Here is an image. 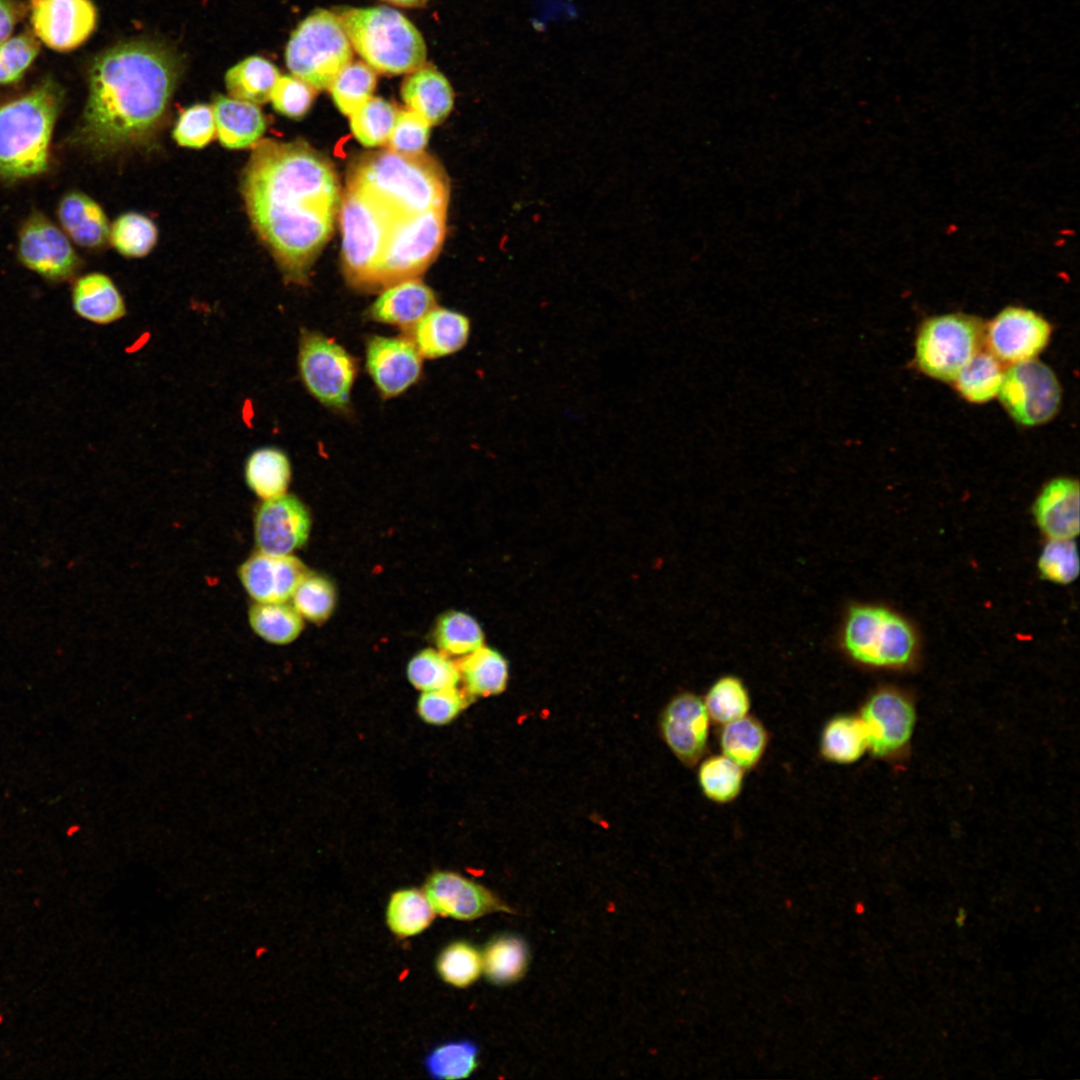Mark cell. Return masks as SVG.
<instances>
[{
  "instance_id": "1",
  "label": "cell",
  "mask_w": 1080,
  "mask_h": 1080,
  "mask_svg": "<svg viewBox=\"0 0 1080 1080\" xmlns=\"http://www.w3.org/2000/svg\"><path fill=\"white\" fill-rule=\"evenodd\" d=\"M240 187L249 219L285 279L304 283L340 206L333 166L303 142L260 140Z\"/></svg>"
},
{
  "instance_id": "2",
  "label": "cell",
  "mask_w": 1080,
  "mask_h": 1080,
  "mask_svg": "<svg viewBox=\"0 0 1080 1080\" xmlns=\"http://www.w3.org/2000/svg\"><path fill=\"white\" fill-rule=\"evenodd\" d=\"M179 76L174 55L148 41L119 44L89 73L80 140L97 154L144 143L159 129Z\"/></svg>"
},
{
  "instance_id": "3",
  "label": "cell",
  "mask_w": 1080,
  "mask_h": 1080,
  "mask_svg": "<svg viewBox=\"0 0 1080 1080\" xmlns=\"http://www.w3.org/2000/svg\"><path fill=\"white\" fill-rule=\"evenodd\" d=\"M347 181L348 187L397 217L447 209V176L425 153L409 155L389 149L366 153L353 162Z\"/></svg>"
},
{
  "instance_id": "4",
  "label": "cell",
  "mask_w": 1080,
  "mask_h": 1080,
  "mask_svg": "<svg viewBox=\"0 0 1080 1080\" xmlns=\"http://www.w3.org/2000/svg\"><path fill=\"white\" fill-rule=\"evenodd\" d=\"M61 99L60 89L47 80L28 93L0 104L1 177L27 178L47 169Z\"/></svg>"
},
{
  "instance_id": "5",
  "label": "cell",
  "mask_w": 1080,
  "mask_h": 1080,
  "mask_svg": "<svg viewBox=\"0 0 1080 1080\" xmlns=\"http://www.w3.org/2000/svg\"><path fill=\"white\" fill-rule=\"evenodd\" d=\"M339 18L351 46L374 71L399 75L423 66L424 39L399 11L384 6L352 8Z\"/></svg>"
},
{
  "instance_id": "6",
  "label": "cell",
  "mask_w": 1080,
  "mask_h": 1080,
  "mask_svg": "<svg viewBox=\"0 0 1080 1080\" xmlns=\"http://www.w3.org/2000/svg\"><path fill=\"white\" fill-rule=\"evenodd\" d=\"M340 208L346 280L354 288L375 291L378 265L391 227L400 217L348 186Z\"/></svg>"
},
{
  "instance_id": "7",
  "label": "cell",
  "mask_w": 1080,
  "mask_h": 1080,
  "mask_svg": "<svg viewBox=\"0 0 1080 1080\" xmlns=\"http://www.w3.org/2000/svg\"><path fill=\"white\" fill-rule=\"evenodd\" d=\"M352 47L339 16L318 9L293 31L285 61L293 76L315 90L329 88L352 59Z\"/></svg>"
},
{
  "instance_id": "8",
  "label": "cell",
  "mask_w": 1080,
  "mask_h": 1080,
  "mask_svg": "<svg viewBox=\"0 0 1080 1080\" xmlns=\"http://www.w3.org/2000/svg\"><path fill=\"white\" fill-rule=\"evenodd\" d=\"M842 643L855 661L875 667L904 666L916 650V637L906 620L888 609L869 605L851 607Z\"/></svg>"
},
{
  "instance_id": "9",
  "label": "cell",
  "mask_w": 1080,
  "mask_h": 1080,
  "mask_svg": "<svg viewBox=\"0 0 1080 1080\" xmlns=\"http://www.w3.org/2000/svg\"><path fill=\"white\" fill-rule=\"evenodd\" d=\"M446 210L397 218L376 274V290L418 278L437 257L446 234Z\"/></svg>"
},
{
  "instance_id": "10",
  "label": "cell",
  "mask_w": 1080,
  "mask_h": 1080,
  "mask_svg": "<svg viewBox=\"0 0 1080 1080\" xmlns=\"http://www.w3.org/2000/svg\"><path fill=\"white\" fill-rule=\"evenodd\" d=\"M984 328L964 314L935 316L923 323L916 340V361L928 376L953 381L963 366L980 351Z\"/></svg>"
},
{
  "instance_id": "11",
  "label": "cell",
  "mask_w": 1080,
  "mask_h": 1080,
  "mask_svg": "<svg viewBox=\"0 0 1080 1080\" xmlns=\"http://www.w3.org/2000/svg\"><path fill=\"white\" fill-rule=\"evenodd\" d=\"M298 368L304 386L315 399L331 409H346L357 369L345 348L319 332L303 329Z\"/></svg>"
},
{
  "instance_id": "12",
  "label": "cell",
  "mask_w": 1080,
  "mask_h": 1080,
  "mask_svg": "<svg viewBox=\"0 0 1080 1080\" xmlns=\"http://www.w3.org/2000/svg\"><path fill=\"white\" fill-rule=\"evenodd\" d=\"M998 396L1010 416L1024 426L1051 420L1061 403V388L1054 372L1034 359L1012 364L1004 372Z\"/></svg>"
},
{
  "instance_id": "13",
  "label": "cell",
  "mask_w": 1080,
  "mask_h": 1080,
  "mask_svg": "<svg viewBox=\"0 0 1080 1080\" xmlns=\"http://www.w3.org/2000/svg\"><path fill=\"white\" fill-rule=\"evenodd\" d=\"M21 262L44 279L59 283L71 279L80 260L67 236L42 215L30 217L19 235Z\"/></svg>"
},
{
  "instance_id": "14",
  "label": "cell",
  "mask_w": 1080,
  "mask_h": 1080,
  "mask_svg": "<svg viewBox=\"0 0 1080 1080\" xmlns=\"http://www.w3.org/2000/svg\"><path fill=\"white\" fill-rule=\"evenodd\" d=\"M1050 335V324L1041 315L1011 306L992 319L984 331V342L995 358L1012 365L1034 359L1046 347Z\"/></svg>"
},
{
  "instance_id": "15",
  "label": "cell",
  "mask_w": 1080,
  "mask_h": 1080,
  "mask_svg": "<svg viewBox=\"0 0 1080 1080\" xmlns=\"http://www.w3.org/2000/svg\"><path fill=\"white\" fill-rule=\"evenodd\" d=\"M254 538L258 551L287 555L302 547L310 533L311 517L294 495L262 500L254 514Z\"/></svg>"
},
{
  "instance_id": "16",
  "label": "cell",
  "mask_w": 1080,
  "mask_h": 1080,
  "mask_svg": "<svg viewBox=\"0 0 1080 1080\" xmlns=\"http://www.w3.org/2000/svg\"><path fill=\"white\" fill-rule=\"evenodd\" d=\"M866 730L868 750L877 757L900 752L910 741L915 710L910 700L892 689L870 696L859 715Z\"/></svg>"
},
{
  "instance_id": "17",
  "label": "cell",
  "mask_w": 1080,
  "mask_h": 1080,
  "mask_svg": "<svg viewBox=\"0 0 1080 1080\" xmlns=\"http://www.w3.org/2000/svg\"><path fill=\"white\" fill-rule=\"evenodd\" d=\"M423 892L436 914L456 920H475L495 912L515 913L491 890L451 871L431 874Z\"/></svg>"
},
{
  "instance_id": "18",
  "label": "cell",
  "mask_w": 1080,
  "mask_h": 1080,
  "mask_svg": "<svg viewBox=\"0 0 1080 1080\" xmlns=\"http://www.w3.org/2000/svg\"><path fill=\"white\" fill-rule=\"evenodd\" d=\"M96 20L90 0H32L33 31L56 51H70L84 43L94 31Z\"/></svg>"
},
{
  "instance_id": "19",
  "label": "cell",
  "mask_w": 1080,
  "mask_h": 1080,
  "mask_svg": "<svg viewBox=\"0 0 1080 1080\" xmlns=\"http://www.w3.org/2000/svg\"><path fill=\"white\" fill-rule=\"evenodd\" d=\"M366 368L380 394L391 398L419 379L422 356L408 337L376 335L366 344Z\"/></svg>"
},
{
  "instance_id": "20",
  "label": "cell",
  "mask_w": 1080,
  "mask_h": 1080,
  "mask_svg": "<svg viewBox=\"0 0 1080 1080\" xmlns=\"http://www.w3.org/2000/svg\"><path fill=\"white\" fill-rule=\"evenodd\" d=\"M710 721L703 699L693 693L679 694L665 707L660 720L662 736L685 765H695L704 755Z\"/></svg>"
},
{
  "instance_id": "21",
  "label": "cell",
  "mask_w": 1080,
  "mask_h": 1080,
  "mask_svg": "<svg viewBox=\"0 0 1080 1080\" xmlns=\"http://www.w3.org/2000/svg\"><path fill=\"white\" fill-rule=\"evenodd\" d=\"M309 573L297 557L252 553L239 567L238 576L256 602H286Z\"/></svg>"
},
{
  "instance_id": "22",
  "label": "cell",
  "mask_w": 1080,
  "mask_h": 1080,
  "mask_svg": "<svg viewBox=\"0 0 1080 1080\" xmlns=\"http://www.w3.org/2000/svg\"><path fill=\"white\" fill-rule=\"evenodd\" d=\"M470 331L468 317L436 306L406 332L422 358L436 359L462 349Z\"/></svg>"
},
{
  "instance_id": "23",
  "label": "cell",
  "mask_w": 1080,
  "mask_h": 1080,
  "mask_svg": "<svg viewBox=\"0 0 1080 1080\" xmlns=\"http://www.w3.org/2000/svg\"><path fill=\"white\" fill-rule=\"evenodd\" d=\"M1035 520L1050 539H1073L1079 533V483L1067 477L1047 483L1033 508Z\"/></svg>"
},
{
  "instance_id": "24",
  "label": "cell",
  "mask_w": 1080,
  "mask_h": 1080,
  "mask_svg": "<svg viewBox=\"0 0 1080 1080\" xmlns=\"http://www.w3.org/2000/svg\"><path fill=\"white\" fill-rule=\"evenodd\" d=\"M436 306L434 292L414 278L383 289L368 309L367 316L375 322L395 325L407 331Z\"/></svg>"
},
{
  "instance_id": "25",
  "label": "cell",
  "mask_w": 1080,
  "mask_h": 1080,
  "mask_svg": "<svg viewBox=\"0 0 1080 1080\" xmlns=\"http://www.w3.org/2000/svg\"><path fill=\"white\" fill-rule=\"evenodd\" d=\"M401 94L409 110L430 126L438 125L449 115L454 94L445 76L431 66H421L405 79Z\"/></svg>"
},
{
  "instance_id": "26",
  "label": "cell",
  "mask_w": 1080,
  "mask_h": 1080,
  "mask_svg": "<svg viewBox=\"0 0 1080 1080\" xmlns=\"http://www.w3.org/2000/svg\"><path fill=\"white\" fill-rule=\"evenodd\" d=\"M212 110L216 133L224 147L243 149L260 141L266 120L256 104L219 95Z\"/></svg>"
},
{
  "instance_id": "27",
  "label": "cell",
  "mask_w": 1080,
  "mask_h": 1080,
  "mask_svg": "<svg viewBox=\"0 0 1080 1080\" xmlns=\"http://www.w3.org/2000/svg\"><path fill=\"white\" fill-rule=\"evenodd\" d=\"M71 300L74 312L94 324H111L126 314L122 295L113 281L102 273L78 278L72 288Z\"/></svg>"
},
{
  "instance_id": "28",
  "label": "cell",
  "mask_w": 1080,
  "mask_h": 1080,
  "mask_svg": "<svg viewBox=\"0 0 1080 1080\" xmlns=\"http://www.w3.org/2000/svg\"><path fill=\"white\" fill-rule=\"evenodd\" d=\"M57 213L64 231L79 246L98 248L109 239L108 219L99 204L87 195L66 194L59 202Z\"/></svg>"
},
{
  "instance_id": "29",
  "label": "cell",
  "mask_w": 1080,
  "mask_h": 1080,
  "mask_svg": "<svg viewBox=\"0 0 1080 1080\" xmlns=\"http://www.w3.org/2000/svg\"><path fill=\"white\" fill-rule=\"evenodd\" d=\"M455 663L468 695L487 697L505 690L508 664L498 651L481 646Z\"/></svg>"
},
{
  "instance_id": "30",
  "label": "cell",
  "mask_w": 1080,
  "mask_h": 1080,
  "mask_svg": "<svg viewBox=\"0 0 1080 1080\" xmlns=\"http://www.w3.org/2000/svg\"><path fill=\"white\" fill-rule=\"evenodd\" d=\"M244 478L248 488L262 500L282 496L291 479L290 461L280 449L259 448L247 458Z\"/></svg>"
},
{
  "instance_id": "31",
  "label": "cell",
  "mask_w": 1080,
  "mask_h": 1080,
  "mask_svg": "<svg viewBox=\"0 0 1080 1080\" xmlns=\"http://www.w3.org/2000/svg\"><path fill=\"white\" fill-rule=\"evenodd\" d=\"M529 956V948L523 938L513 934L498 935L483 950V971L493 984H512L525 975Z\"/></svg>"
},
{
  "instance_id": "32",
  "label": "cell",
  "mask_w": 1080,
  "mask_h": 1080,
  "mask_svg": "<svg viewBox=\"0 0 1080 1080\" xmlns=\"http://www.w3.org/2000/svg\"><path fill=\"white\" fill-rule=\"evenodd\" d=\"M279 77V71L272 62L260 56H251L227 71L225 85L232 98L262 104L270 99Z\"/></svg>"
},
{
  "instance_id": "33",
  "label": "cell",
  "mask_w": 1080,
  "mask_h": 1080,
  "mask_svg": "<svg viewBox=\"0 0 1080 1080\" xmlns=\"http://www.w3.org/2000/svg\"><path fill=\"white\" fill-rule=\"evenodd\" d=\"M867 750V734L859 716L838 715L825 724L820 737V752L827 761L850 764Z\"/></svg>"
},
{
  "instance_id": "34",
  "label": "cell",
  "mask_w": 1080,
  "mask_h": 1080,
  "mask_svg": "<svg viewBox=\"0 0 1080 1080\" xmlns=\"http://www.w3.org/2000/svg\"><path fill=\"white\" fill-rule=\"evenodd\" d=\"M768 744V734L763 724L746 715L722 725L719 745L722 754L740 767L751 769L763 757Z\"/></svg>"
},
{
  "instance_id": "35",
  "label": "cell",
  "mask_w": 1080,
  "mask_h": 1080,
  "mask_svg": "<svg viewBox=\"0 0 1080 1080\" xmlns=\"http://www.w3.org/2000/svg\"><path fill=\"white\" fill-rule=\"evenodd\" d=\"M248 620L252 630L272 644L291 643L303 630L302 616L287 601H255L249 608Z\"/></svg>"
},
{
  "instance_id": "36",
  "label": "cell",
  "mask_w": 1080,
  "mask_h": 1080,
  "mask_svg": "<svg viewBox=\"0 0 1080 1080\" xmlns=\"http://www.w3.org/2000/svg\"><path fill=\"white\" fill-rule=\"evenodd\" d=\"M435 914L423 891L414 888L401 889L390 896L386 922L393 934L406 938L427 929Z\"/></svg>"
},
{
  "instance_id": "37",
  "label": "cell",
  "mask_w": 1080,
  "mask_h": 1080,
  "mask_svg": "<svg viewBox=\"0 0 1080 1080\" xmlns=\"http://www.w3.org/2000/svg\"><path fill=\"white\" fill-rule=\"evenodd\" d=\"M1004 372L997 358L989 352L979 351L963 366L953 381L966 400L984 403L998 395Z\"/></svg>"
},
{
  "instance_id": "38",
  "label": "cell",
  "mask_w": 1080,
  "mask_h": 1080,
  "mask_svg": "<svg viewBox=\"0 0 1080 1080\" xmlns=\"http://www.w3.org/2000/svg\"><path fill=\"white\" fill-rule=\"evenodd\" d=\"M479 1048L470 1040L447 1041L434 1047L425 1057L428 1075L452 1080L469 1077L478 1067Z\"/></svg>"
},
{
  "instance_id": "39",
  "label": "cell",
  "mask_w": 1080,
  "mask_h": 1080,
  "mask_svg": "<svg viewBox=\"0 0 1080 1080\" xmlns=\"http://www.w3.org/2000/svg\"><path fill=\"white\" fill-rule=\"evenodd\" d=\"M434 641L439 650L450 656H463L483 646L484 634L478 622L470 615L449 611L438 619Z\"/></svg>"
},
{
  "instance_id": "40",
  "label": "cell",
  "mask_w": 1080,
  "mask_h": 1080,
  "mask_svg": "<svg viewBox=\"0 0 1080 1080\" xmlns=\"http://www.w3.org/2000/svg\"><path fill=\"white\" fill-rule=\"evenodd\" d=\"M744 769L725 755L704 759L698 769V782L703 794L716 803H728L740 794Z\"/></svg>"
},
{
  "instance_id": "41",
  "label": "cell",
  "mask_w": 1080,
  "mask_h": 1080,
  "mask_svg": "<svg viewBox=\"0 0 1080 1080\" xmlns=\"http://www.w3.org/2000/svg\"><path fill=\"white\" fill-rule=\"evenodd\" d=\"M398 112L390 102L380 97H371L350 115L351 130L364 146L385 145Z\"/></svg>"
},
{
  "instance_id": "42",
  "label": "cell",
  "mask_w": 1080,
  "mask_h": 1080,
  "mask_svg": "<svg viewBox=\"0 0 1080 1080\" xmlns=\"http://www.w3.org/2000/svg\"><path fill=\"white\" fill-rule=\"evenodd\" d=\"M376 83L375 71L368 64L355 61L336 75L329 89L337 108L343 114L351 115L372 97Z\"/></svg>"
},
{
  "instance_id": "43",
  "label": "cell",
  "mask_w": 1080,
  "mask_h": 1080,
  "mask_svg": "<svg viewBox=\"0 0 1080 1080\" xmlns=\"http://www.w3.org/2000/svg\"><path fill=\"white\" fill-rule=\"evenodd\" d=\"M710 720L724 725L740 719L750 710V697L744 683L735 676L716 680L703 699Z\"/></svg>"
},
{
  "instance_id": "44",
  "label": "cell",
  "mask_w": 1080,
  "mask_h": 1080,
  "mask_svg": "<svg viewBox=\"0 0 1080 1080\" xmlns=\"http://www.w3.org/2000/svg\"><path fill=\"white\" fill-rule=\"evenodd\" d=\"M407 676L410 683L422 691L456 687L461 680L456 663L433 649L422 650L410 660Z\"/></svg>"
},
{
  "instance_id": "45",
  "label": "cell",
  "mask_w": 1080,
  "mask_h": 1080,
  "mask_svg": "<svg viewBox=\"0 0 1080 1080\" xmlns=\"http://www.w3.org/2000/svg\"><path fill=\"white\" fill-rule=\"evenodd\" d=\"M436 969L446 983L465 988L473 984L483 971L482 954L467 941H455L440 952Z\"/></svg>"
},
{
  "instance_id": "46",
  "label": "cell",
  "mask_w": 1080,
  "mask_h": 1080,
  "mask_svg": "<svg viewBox=\"0 0 1080 1080\" xmlns=\"http://www.w3.org/2000/svg\"><path fill=\"white\" fill-rule=\"evenodd\" d=\"M157 228L146 216L126 213L118 217L110 229L109 238L114 248L126 257H143L155 246Z\"/></svg>"
},
{
  "instance_id": "47",
  "label": "cell",
  "mask_w": 1080,
  "mask_h": 1080,
  "mask_svg": "<svg viewBox=\"0 0 1080 1080\" xmlns=\"http://www.w3.org/2000/svg\"><path fill=\"white\" fill-rule=\"evenodd\" d=\"M291 598L292 605L302 618L319 624L332 614L336 592L330 580L309 572L298 584Z\"/></svg>"
},
{
  "instance_id": "48",
  "label": "cell",
  "mask_w": 1080,
  "mask_h": 1080,
  "mask_svg": "<svg viewBox=\"0 0 1080 1080\" xmlns=\"http://www.w3.org/2000/svg\"><path fill=\"white\" fill-rule=\"evenodd\" d=\"M1043 578L1058 584H1069L1079 574V556L1073 539H1050L1038 560Z\"/></svg>"
},
{
  "instance_id": "49",
  "label": "cell",
  "mask_w": 1080,
  "mask_h": 1080,
  "mask_svg": "<svg viewBox=\"0 0 1080 1080\" xmlns=\"http://www.w3.org/2000/svg\"><path fill=\"white\" fill-rule=\"evenodd\" d=\"M39 53V42L30 33H21L0 44V85L22 78Z\"/></svg>"
},
{
  "instance_id": "50",
  "label": "cell",
  "mask_w": 1080,
  "mask_h": 1080,
  "mask_svg": "<svg viewBox=\"0 0 1080 1080\" xmlns=\"http://www.w3.org/2000/svg\"><path fill=\"white\" fill-rule=\"evenodd\" d=\"M215 134L213 110L205 104H196L184 110L173 130V137L180 146L195 149L209 144Z\"/></svg>"
},
{
  "instance_id": "51",
  "label": "cell",
  "mask_w": 1080,
  "mask_h": 1080,
  "mask_svg": "<svg viewBox=\"0 0 1080 1080\" xmlns=\"http://www.w3.org/2000/svg\"><path fill=\"white\" fill-rule=\"evenodd\" d=\"M429 135L430 125L422 117L409 109L400 110L386 145L397 153L420 154L427 145Z\"/></svg>"
},
{
  "instance_id": "52",
  "label": "cell",
  "mask_w": 1080,
  "mask_h": 1080,
  "mask_svg": "<svg viewBox=\"0 0 1080 1080\" xmlns=\"http://www.w3.org/2000/svg\"><path fill=\"white\" fill-rule=\"evenodd\" d=\"M467 704L466 696L456 687L423 691L417 711L429 724L443 725L452 721Z\"/></svg>"
},
{
  "instance_id": "53",
  "label": "cell",
  "mask_w": 1080,
  "mask_h": 1080,
  "mask_svg": "<svg viewBox=\"0 0 1080 1080\" xmlns=\"http://www.w3.org/2000/svg\"><path fill=\"white\" fill-rule=\"evenodd\" d=\"M315 89L295 76H280L271 93L274 109L293 119L303 117L310 109Z\"/></svg>"
},
{
  "instance_id": "54",
  "label": "cell",
  "mask_w": 1080,
  "mask_h": 1080,
  "mask_svg": "<svg viewBox=\"0 0 1080 1080\" xmlns=\"http://www.w3.org/2000/svg\"><path fill=\"white\" fill-rule=\"evenodd\" d=\"M22 15L14 0H0V44L9 39Z\"/></svg>"
},
{
  "instance_id": "55",
  "label": "cell",
  "mask_w": 1080,
  "mask_h": 1080,
  "mask_svg": "<svg viewBox=\"0 0 1080 1080\" xmlns=\"http://www.w3.org/2000/svg\"><path fill=\"white\" fill-rule=\"evenodd\" d=\"M397 6L403 7H420L428 2V0H384Z\"/></svg>"
}]
</instances>
